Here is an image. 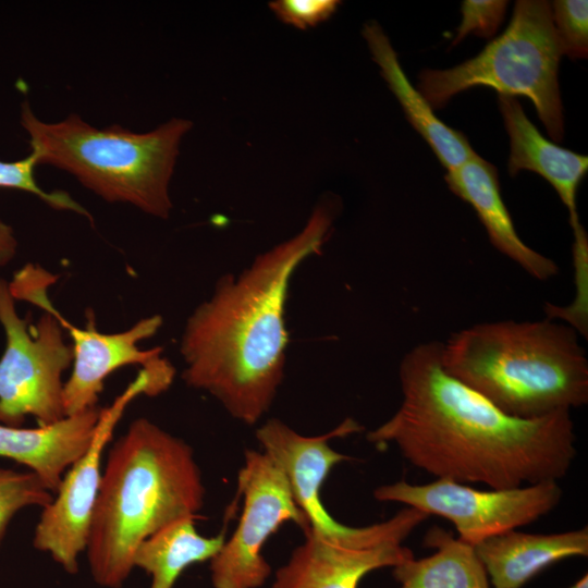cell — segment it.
Instances as JSON below:
<instances>
[{"label": "cell", "mask_w": 588, "mask_h": 588, "mask_svg": "<svg viewBox=\"0 0 588 588\" xmlns=\"http://www.w3.org/2000/svg\"><path fill=\"white\" fill-rule=\"evenodd\" d=\"M205 493L193 448L148 418L133 420L102 470L86 548L94 581L120 588L138 544L171 523L197 518Z\"/></svg>", "instance_id": "obj_3"}, {"label": "cell", "mask_w": 588, "mask_h": 588, "mask_svg": "<svg viewBox=\"0 0 588 588\" xmlns=\"http://www.w3.org/2000/svg\"><path fill=\"white\" fill-rule=\"evenodd\" d=\"M243 510L235 530L210 561L213 588H260L272 569L262 549L285 523L304 531L308 520L297 506L289 483L261 450H246L237 475Z\"/></svg>", "instance_id": "obj_11"}, {"label": "cell", "mask_w": 588, "mask_h": 588, "mask_svg": "<svg viewBox=\"0 0 588 588\" xmlns=\"http://www.w3.org/2000/svg\"><path fill=\"white\" fill-rule=\"evenodd\" d=\"M21 125L38 164L70 172L107 201L128 203L148 215L169 217V183L191 121L173 118L148 133H134L120 125L99 130L76 114L46 123L25 101Z\"/></svg>", "instance_id": "obj_5"}, {"label": "cell", "mask_w": 588, "mask_h": 588, "mask_svg": "<svg viewBox=\"0 0 588 588\" xmlns=\"http://www.w3.org/2000/svg\"><path fill=\"white\" fill-rule=\"evenodd\" d=\"M449 188L468 203L483 224L492 245L515 261L529 275L548 280L559 272L558 265L536 252L518 236L510 212L503 203L493 164L477 154L445 174Z\"/></svg>", "instance_id": "obj_14"}, {"label": "cell", "mask_w": 588, "mask_h": 588, "mask_svg": "<svg viewBox=\"0 0 588 588\" xmlns=\"http://www.w3.org/2000/svg\"><path fill=\"white\" fill-rule=\"evenodd\" d=\"M101 408H89L45 427L0 424V457L26 466L56 493L65 471L89 446Z\"/></svg>", "instance_id": "obj_15"}, {"label": "cell", "mask_w": 588, "mask_h": 588, "mask_svg": "<svg viewBox=\"0 0 588 588\" xmlns=\"http://www.w3.org/2000/svg\"><path fill=\"white\" fill-rule=\"evenodd\" d=\"M54 314L72 339L73 369L63 387L65 417L96 407L105 380L121 367L140 365L146 370H161L172 366L161 357V347H138L140 341L154 336L160 329L159 315L143 318L122 332L102 333L95 326L91 310H88L85 329L70 323L56 308Z\"/></svg>", "instance_id": "obj_12"}, {"label": "cell", "mask_w": 588, "mask_h": 588, "mask_svg": "<svg viewBox=\"0 0 588 588\" xmlns=\"http://www.w3.org/2000/svg\"><path fill=\"white\" fill-rule=\"evenodd\" d=\"M574 233L573 243V266L575 278V299L566 307L546 304L547 318L553 320L561 318L567 321L578 334L587 338L588 331V308H587V275H588V237L583 225H579Z\"/></svg>", "instance_id": "obj_22"}, {"label": "cell", "mask_w": 588, "mask_h": 588, "mask_svg": "<svg viewBox=\"0 0 588 588\" xmlns=\"http://www.w3.org/2000/svg\"><path fill=\"white\" fill-rule=\"evenodd\" d=\"M554 33L562 54L572 60L588 54V2L586 0H555L551 3Z\"/></svg>", "instance_id": "obj_23"}, {"label": "cell", "mask_w": 588, "mask_h": 588, "mask_svg": "<svg viewBox=\"0 0 588 588\" xmlns=\"http://www.w3.org/2000/svg\"><path fill=\"white\" fill-rule=\"evenodd\" d=\"M336 210L335 200H322L295 236L258 255L240 274L222 275L186 320L183 380L245 425H256L270 409L283 380L290 281L304 260L320 254Z\"/></svg>", "instance_id": "obj_2"}, {"label": "cell", "mask_w": 588, "mask_h": 588, "mask_svg": "<svg viewBox=\"0 0 588 588\" xmlns=\"http://www.w3.org/2000/svg\"><path fill=\"white\" fill-rule=\"evenodd\" d=\"M340 4L336 0H275L269 8L283 23L307 29L330 19Z\"/></svg>", "instance_id": "obj_26"}, {"label": "cell", "mask_w": 588, "mask_h": 588, "mask_svg": "<svg viewBox=\"0 0 588 588\" xmlns=\"http://www.w3.org/2000/svg\"><path fill=\"white\" fill-rule=\"evenodd\" d=\"M16 246L17 242L12 228L0 219V267L13 259Z\"/></svg>", "instance_id": "obj_27"}, {"label": "cell", "mask_w": 588, "mask_h": 588, "mask_svg": "<svg viewBox=\"0 0 588 588\" xmlns=\"http://www.w3.org/2000/svg\"><path fill=\"white\" fill-rule=\"evenodd\" d=\"M362 33L373 61L379 65L382 77L402 106L408 122L430 145L441 164L452 171L474 157L476 152L466 136L439 120L426 98L407 79L379 23L366 22Z\"/></svg>", "instance_id": "obj_18"}, {"label": "cell", "mask_w": 588, "mask_h": 588, "mask_svg": "<svg viewBox=\"0 0 588 588\" xmlns=\"http://www.w3.org/2000/svg\"><path fill=\"white\" fill-rule=\"evenodd\" d=\"M424 542L434 549L432 554L392 567L400 588H492L474 546L438 526L427 531Z\"/></svg>", "instance_id": "obj_19"}, {"label": "cell", "mask_w": 588, "mask_h": 588, "mask_svg": "<svg viewBox=\"0 0 588 588\" xmlns=\"http://www.w3.org/2000/svg\"><path fill=\"white\" fill-rule=\"evenodd\" d=\"M172 378L142 369L114 402L101 408L94 438L83 455L65 471L51 503L41 509L34 532V547L49 553L69 574L78 572V558L86 551L95 504L102 479V455L115 425L128 403L145 394L168 390Z\"/></svg>", "instance_id": "obj_9"}, {"label": "cell", "mask_w": 588, "mask_h": 588, "mask_svg": "<svg viewBox=\"0 0 588 588\" xmlns=\"http://www.w3.org/2000/svg\"><path fill=\"white\" fill-rule=\"evenodd\" d=\"M568 588H588V575L581 576L575 584Z\"/></svg>", "instance_id": "obj_28"}, {"label": "cell", "mask_w": 588, "mask_h": 588, "mask_svg": "<svg viewBox=\"0 0 588 588\" xmlns=\"http://www.w3.org/2000/svg\"><path fill=\"white\" fill-rule=\"evenodd\" d=\"M441 347L420 343L404 355L401 405L366 439L377 446L393 444L437 479L507 489L563 478L576 456L569 411L537 418L507 415L445 372Z\"/></svg>", "instance_id": "obj_1"}, {"label": "cell", "mask_w": 588, "mask_h": 588, "mask_svg": "<svg viewBox=\"0 0 588 588\" xmlns=\"http://www.w3.org/2000/svg\"><path fill=\"white\" fill-rule=\"evenodd\" d=\"M362 429L356 420L347 417L331 431L308 437L282 420L271 418L257 428L256 439L261 451L283 473L297 506L308 520V529L357 546L390 540L403 542L428 517L425 513L406 506L384 522L351 527L334 519L321 500V488L332 468L353 460L331 448L329 441Z\"/></svg>", "instance_id": "obj_8"}, {"label": "cell", "mask_w": 588, "mask_h": 588, "mask_svg": "<svg viewBox=\"0 0 588 588\" xmlns=\"http://www.w3.org/2000/svg\"><path fill=\"white\" fill-rule=\"evenodd\" d=\"M57 279L32 264L11 283L0 278V323L5 334L0 358L2 425L22 427L32 416L45 427L65 417L62 375L73 363V351L48 295Z\"/></svg>", "instance_id": "obj_6"}, {"label": "cell", "mask_w": 588, "mask_h": 588, "mask_svg": "<svg viewBox=\"0 0 588 588\" xmlns=\"http://www.w3.org/2000/svg\"><path fill=\"white\" fill-rule=\"evenodd\" d=\"M492 588H522L551 564L588 555V528L554 534H527L516 529L476 546Z\"/></svg>", "instance_id": "obj_17"}, {"label": "cell", "mask_w": 588, "mask_h": 588, "mask_svg": "<svg viewBox=\"0 0 588 588\" xmlns=\"http://www.w3.org/2000/svg\"><path fill=\"white\" fill-rule=\"evenodd\" d=\"M442 368L518 418L588 402V360L578 333L551 319L478 323L441 347Z\"/></svg>", "instance_id": "obj_4"}, {"label": "cell", "mask_w": 588, "mask_h": 588, "mask_svg": "<svg viewBox=\"0 0 588 588\" xmlns=\"http://www.w3.org/2000/svg\"><path fill=\"white\" fill-rule=\"evenodd\" d=\"M498 105L510 137V175L515 176L520 170L541 175L555 189L568 211L572 229H576L581 224L576 198L579 183L587 173V156L544 138L515 97L499 95Z\"/></svg>", "instance_id": "obj_16"}, {"label": "cell", "mask_w": 588, "mask_h": 588, "mask_svg": "<svg viewBox=\"0 0 588 588\" xmlns=\"http://www.w3.org/2000/svg\"><path fill=\"white\" fill-rule=\"evenodd\" d=\"M194 517H186L159 529L136 548L133 566L151 578L149 588H174L177 578L193 564L211 561L225 541V530L216 536L200 535Z\"/></svg>", "instance_id": "obj_20"}, {"label": "cell", "mask_w": 588, "mask_h": 588, "mask_svg": "<svg viewBox=\"0 0 588 588\" xmlns=\"http://www.w3.org/2000/svg\"><path fill=\"white\" fill-rule=\"evenodd\" d=\"M37 164L36 156L32 152L26 158L13 162L0 160V188L32 193L56 209L71 210L93 221L89 212L68 193L62 191L46 192L39 187L34 177V168Z\"/></svg>", "instance_id": "obj_24"}, {"label": "cell", "mask_w": 588, "mask_h": 588, "mask_svg": "<svg viewBox=\"0 0 588 588\" xmlns=\"http://www.w3.org/2000/svg\"><path fill=\"white\" fill-rule=\"evenodd\" d=\"M562 56L551 3L518 0L504 33L460 65L421 71L418 90L433 110L476 86L491 87L499 95L525 96L534 103L550 137L561 142L564 122L558 73Z\"/></svg>", "instance_id": "obj_7"}, {"label": "cell", "mask_w": 588, "mask_h": 588, "mask_svg": "<svg viewBox=\"0 0 588 588\" xmlns=\"http://www.w3.org/2000/svg\"><path fill=\"white\" fill-rule=\"evenodd\" d=\"M373 498L441 516L454 525L458 539L476 546L547 515L560 503L562 489L558 481L480 490L448 479L424 485L401 480L377 487Z\"/></svg>", "instance_id": "obj_10"}, {"label": "cell", "mask_w": 588, "mask_h": 588, "mask_svg": "<svg viewBox=\"0 0 588 588\" xmlns=\"http://www.w3.org/2000/svg\"><path fill=\"white\" fill-rule=\"evenodd\" d=\"M507 1L465 0L462 2V21L456 28V36L451 46L461 42L467 35L482 38L492 37L503 22Z\"/></svg>", "instance_id": "obj_25"}, {"label": "cell", "mask_w": 588, "mask_h": 588, "mask_svg": "<svg viewBox=\"0 0 588 588\" xmlns=\"http://www.w3.org/2000/svg\"><path fill=\"white\" fill-rule=\"evenodd\" d=\"M52 492L33 471H16L0 466V543L14 515L27 506H47Z\"/></svg>", "instance_id": "obj_21"}, {"label": "cell", "mask_w": 588, "mask_h": 588, "mask_svg": "<svg viewBox=\"0 0 588 588\" xmlns=\"http://www.w3.org/2000/svg\"><path fill=\"white\" fill-rule=\"evenodd\" d=\"M274 574L271 588H358L370 572L414 556L400 541L373 546L329 538L313 530Z\"/></svg>", "instance_id": "obj_13"}]
</instances>
